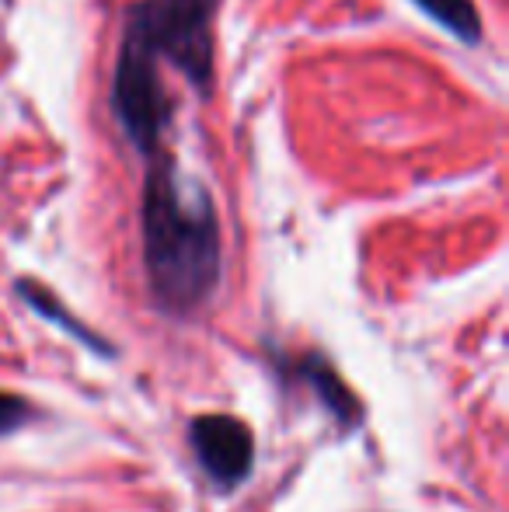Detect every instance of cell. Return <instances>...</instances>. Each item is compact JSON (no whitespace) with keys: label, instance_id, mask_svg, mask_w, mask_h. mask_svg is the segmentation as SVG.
I'll use <instances>...</instances> for the list:
<instances>
[{"label":"cell","instance_id":"6da1fadb","mask_svg":"<svg viewBox=\"0 0 509 512\" xmlns=\"http://www.w3.org/2000/svg\"><path fill=\"white\" fill-rule=\"evenodd\" d=\"M140 192L143 272L154 304L171 317L196 314L224 279V237L206 185L178 171L168 150L154 154Z\"/></svg>","mask_w":509,"mask_h":512},{"label":"cell","instance_id":"7a4b0ae2","mask_svg":"<svg viewBox=\"0 0 509 512\" xmlns=\"http://www.w3.org/2000/svg\"><path fill=\"white\" fill-rule=\"evenodd\" d=\"M217 11L220 0H136L123 28L210 102L217 84Z\"/></svg>","mask_w":509,"mask_h":512},{"label":"cell","instance_id":"3957f363","mask_svg":"<svg viewBox=\"0 0 509 512\" xmlns=\"http://www.w3.org/2000/svg\"><path fill=\"white\" fill-rule=\"evenodd\" d=\"M157 63L161 60L129 28H123V42H119L116 70H112L109 84V105L129 147L143 161L161 154L164 133H168L171 119H175V105H171Z\"/></svg>","mask_w":509,"mask_h":512},{"label":"cell","instance_id":"277c9868","mask_svg":"<svg viewBox=\"0 0 509 512\" xmlns=\"http://www.w3.org/2000/svg\"><path fill=\"white\" fill-rule=\"evenodd\" d=\"M189 443L199 467L217 485L234 488L252 474L255 464V436L241 418L231 415H199L189 425Z\"/></svg>","mask_w":509,"mask_h":512},{"label":"cell","instance_id":"5b68a950","mask_svg":"<svg viewBox=\"0 0 509 512\" xmlns=\"http://www.w3.org/2000/svg\"><path fill=\"white\" fill-rule=\"evenodd\" d=\"M304 377L311 380V387H314V394L321 398V405L332 411L342 425L360 422V401H356L353 391L342 384V377L332 370V363H328L325 356H318V352H314V356H307L304 359Z\"/></svg>","mask_w":509,"mask_h":512},{"label":"cell","instance_id":"8992f818","mask_svg":"<svg viewBox=\"0 0 509 512\" xmlns=\"http://www.w3.org/2000/svg\"><path fill=\"white\" fill-rule=\"evenodd\" d=\"M422 14L436 21L447 35H454L464 46H482L485 28H482V14H478L475 0H412Z\"/></svg>","mask_w":509,"mask_h":512},{"label":"cell","instance_id":"52a82bcc","mask_svg":"<svg viewBox=\"0 0 509 512\" xmlns=\"http://www.w3.org/2000/svg\"><path fill=\"white\" fill-rule=\"evenodd\" d=\"M18 293H21V300H25L28 307L35 310V314H42V317H49L53 324H60V328H67L74 338H81L88 349H95V352H102V356H116V349H112L109 342H105L102 335H95L91 328H84L77 317H70V310L60 304V300L53 297V293L46 290V286H39V283H32V279H18Z\"/></svg>","mask_w":509,"mask_h":512},{"label":"cell","instance_id":"ba28073f","mask_svg":"<svg viewBox=\"0 0 509 512\" xmlns=\"http://www.w3.org/2000/svg\"><path fill=\"white\" fill-rule=\"evenodd\" d=\"M32 418V408H28V401H21L18 394H4L0 391V436H11V432H18L21 425Z\"/></svg>","mask_w":509,"mask_h":512}]
</instances>
